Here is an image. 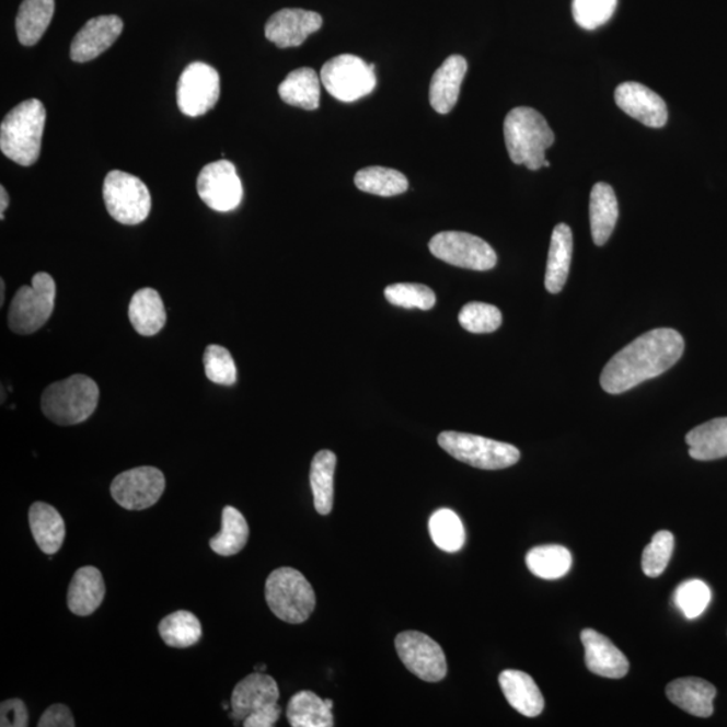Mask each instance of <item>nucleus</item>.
I'll return each mask as SVG.
<instances>
[{
  "label": "nucleus",
  "mask_w": 727,
  "mask_h": 727,
  "mask_svg": "<svg viewBox=\"0 0 727 727\" xmlns=\"http://www.w3.org/2000/svg\"><path fill=\"white\" fill-rule=\"evenodd\" d=\"M573 256V232L570 227L558 224L551 236L547 269L544 285L551 295H558L565 287L570 273Z\"/></svg>",
  "instance_id": "nucleus-27"
},
{
  "label": "nucleus",
  "mask_w": 727,
  "mask_h": 727,
  "mask_svg": "<svg viewBox=\"0 0 727 727\" xmlns=\"http://www.w3.org/2000/svg\"><path fill=\"white\" fill-rule=\"evenodd\" d=\"M322 27V16L314 11L302 9H285L269 18L265 33L280 49L297 48L308 39L310 34Z\"/></svg>",
  "instance_id": "nucleus-15"
},
{
  "label": "nucleus",
  "mask_w": 727,
  "mask_h": 727,
  "mask_svg": "<svg viewBox=\"0 0 727 727\" xmlns=\"http://www.w3.org/2000/svg\"><path fill=\"white\" fill-rule=\"evenodd\" d=\"M337 457L331 450H321L314 455L310 469L315 511L322 516L330 515L333 509V478L336 471Z\"/></svg>",
  "instance_id": "nucleus-32"
},
{
  "label": "nucleus",
  "mask_w": 727,
  "mask_h": 727,
  "mask_svg": "<svg viewBox=\"0 0 727 727\" xmlns=\"http://www.w3.org/2000/svg\"><path fill=\"white\" fill-rule=\"evenodd\" d=\"M279 96L286 104L308 111L320 107L321 78L312 68L292 70L279 85Z\"/></svg>",
  "instance_id": "nucleus-29"
},
{
  "label": "nucleus",
  "mask_w": 727,
  "mask_h": 727,
  "mask_svg": "<svg viewBox=\"0 0 727 727\" xmlns=\"http://www.w3.org/2000/svg\"><path fill=\"white\" fill-rule=\"evenodd\" d=\"M28 524L43 553L53 555L60 551L67 530L66 521L55 507L43 501L34 503L28 511Z\"/></svg>",
  "instance_id": "nucleus-24"
},
{
  "label": "nucleus",
  "mask_w": 727,
  "mask_h": 727,
  "mask_svg": "<svg viewBox=\"0 0 727 727\" xmlns=\"http://www.w3.org/2000/svg\"><path fill=\"white\" fill-rule=\"evenodd\" d=\"M355 184L361 192L380 197H394L408 189L406 175L397 170L369 166L356 174Z\"/></svg>",
  "instance_id": "nucleus-35"
},
{
  "label": "nucleus",
  "mask_w": 727,
  "mask_h": 727,
  "mask_svg": "<svg viewBox=\"0 0 727 727\" xmlns=\"http://www.w3.org/2000/svg\"><path fill=\"white\" fill-rule=\"evenodd\" d=\"M468 62L462 56H450L434 73L430 84V104L438 114L447 115L459 102Z\"/></svg>",
  "instance_id": "nucleus-20"
},
{
  "label": "nucleus",
  "mask_w": 727,
  "mask_h": 727,
  "mask_svg": "<svg viewBox=\"0 0 727 727\" xmlns=\"http://www.w3.org/2000/svg\"><path fill=\"white\" fill-rule=\"evenodd\" d=\"M281 708L278 703L273 706L263 708L261 712L249 715L243 720L245 727H273L277 725L280 717Z\"/></svg>",
  "instance_id": "nucleus-46"
},
{
  "label": "nucleus",
  "mask_w": 727,
  "mask_h": 727,
  "mask_svg": "<svg viewBox=\"0 0 727 727\" xmlns=\"http://www.w3.org/2000/svg\"><path fill=\"white\" fill-rule=\"evenodd\" d=\"M504 139L511 161L536 172L544 166L545 150L555 142V134L536 109L518 107L504 120Z\"/></svg>",
  "instance_id": "nucleus-2"
},
{
  "label": "nucleus",
  "mask_w": 727,
  "mask_h": 727,
  "mask_svg": "<svg viewBox=\"0 0 727 727\" xmlns=\"http://www.w3.org/2000/svg\"><path fill=\"white\" fill-rule=\"evenodd\" d=\"M386 301L404 309L430 310L437 302L436 295L425 285L396 284L384 290Z\"/></svg>",
  "instance_id": "nucleus-39"
},
{
  "label": "nucleus",
  "mask_w": 727,
  "mask_h": 727,
  "mask_svg": "<svg viewBox=\"0 0 727 727\" xmlns=\"http://www.w3.org/2000/svg\"><path fill=\"white\" fill-rule=\"evenodd\" d=\"M105 207L114 220L125 226H137L148 219L151 196L148 186L132 174L113 170L103 185Z\"/></svg>",
  "instance_id": "nucleus-8"
},
{
  "label": "nucleus",
  "mask_w": 727,
  "mask_h": 727,
  "mask_svg": "<svg viewBox=\"0 0 727 727\" xmlns=\"http://www.w3.org/2000/svg\"><path fill=\"white\" fill-rule=\"evenodd\" d=\"M166 480L160 469L140 466L123 472L111 484V495L128 511H142L160 501Z\"/></svg>",
  "instance_id": "nucleus-13"
},
{
  "label": "nucleus",
  "mask_w": 727,
  "mask_h": 727,
  "mask_svg": "<svg viewBox=\"0 0 727 727\" xmlns=\"http://www.w3.org/2000/svg\"><path fill=\"white\" fill-rule=\"evenodd\" d=\"M39 727H74V718L66 705H53L41 717Z\"/></svg>",
  "instance_id": "nucleus-45"
},
{
  "label": "nucleus",
  "mask_w": 727,
  "mask_h": 727,
  "mask_svg": "<svg viewBox=\"0 0 727 727\" xmlns=\"http://www.w3.org/2000/svg\"><path fill=\"white\" fill-rule=\"evenodd\" d=\"M526 563L533 576L554 580L565 577L570 572L573 556L563 545H539L527 554Z\"/></svg>",
  "instance_id": "nucleus-33"
},
{
  "label": "nucleus",
  "mask_w": 727,
  "mask_h": 727,
  "mask_svg": "<svg viewBox=\"0 0 727 727\" xmlns=\"http://www.w3.org/2000/svg\"><path fill=\"white\" fill-rule=\"evenodd\" d=\"M0 285H2V290H0V292H2V296H0V304H3V302H4V289H5L3 279L0 280Z\"/></svg>",
  "instance_id": "nucleus-48"
},
{
  "label": "nucleus",
  "mask_w": 727,
  "mask_h": 727,
  "mask_svg": "<svg viewBox=\"0 0 727 727\" xmlns=\"http://www.w3.org/2000/svg\"><path fill=\"white\" fill-rule=\"evenodd\" d=\"M690 455L697 461L727 457V418H717L695 427L685 436Z\"/></svg>",
  "instance_id": "nucleus-28"
},
{
  "label": "nucleus",
  "mask_w": 727,
  "mask_h": 727,
  "mask_svg": "<svg viewBox=\"0 0 727 727\" xmlns=\"http://www.w3.org/2000/svg\"><path fill=\"white\" fill-rule=\"evenodd\" d=\"M615 104L626 115L650 128L667 125L668 111L665 100L648 86L630 81L618 86L614 92Z\"/></svg>",
  "instance_id": "nucleus-16"
},
{
  "label": "nucleus",
  "mask_w": 727,
  "mask_h": 727,
  "mask_svg": "<svg viewBox=\"0 0 727 727\" xmlns=\"http://www.w3.org/2000/svg\"><path fill=\"white\" fill-rule=\"evenodd\" d=\"M431 254L451 266L488 272L496 266L497 255L485 240L466 232H441L430 240Z\"/></svg>",
  "instance_id": "nucleus-10"
},
{
  "label": "nucleus",
  "mask_w": 727,
  "mask_h": 727,
  "mask_svg": "<svg viewBox=\"0 0 727 727\" xmlns=\"http://www.w3.org/2000/svg\"><path fill=\"white\" fill-rule=\"evenodd\" d=\"M250 527L242 512L233 507H226L222 511V526L219 535L209 541L210 549L221 556H232L240 553L247 544Z\"/></svg>",
  "instance_id": "nucleus-34"
},
{
  "label": "nucleus",
  "mask_w": 727,
  "mask_h": 727,
  "mask_svg": "<svg viewBox=\"0 0 727 727\" xmlns=\"http://www.w3.org/2000/svg\"><path fill=\"white\" fill-rule=\"evenodd\" d=\"M498 683L504 696L516 712L529 718L542 714L544 697L529 673L516 670L503 671L498 677Z\"/></svg>",
  "instance_id": "nucleus-23"
},
{
  "label": "nucleus",
  "mask_w": 727,
  "mask_h": 727,
  "mask_svg": "<svg viewBox=\"0 0 727 727\" xmlns=\"http://www.w3.org/2000/svg\"><path fill=\"white\" fill-rule=\"evenodd\" d=\"M55 301V279L46 273L35 274L32 286H22L10 304V330L16 334L38 332L49 321Z\"/></svg>",
  "instance_id": "nucleus-7"
},
{
  "label": "nucleus",
  "mask_w": 727,
  "mask_h": 727,
  "mask_svg": "<svg viewBox=\"0 0 727 727\" xmlns=\"http://www.w3.org/2000/svg\"><path fill=\"white\" fill-rule=\"evenodd\" d=\"M683 351L684 339L679 332L667 327L647 332L607 364L601 373L602 389L612 395L635 389L676 366Z\"/></svg>",
  "instance_id": "nucleus-1"
},
{
  "label": "nucleus",
  "mask_w": 727,
  "mask_h": 727,
  "mask_svg": "<svg viewBox=\"0 0 727 727\" xmlns=\"http://www.w3.org/2000/svg\"><path fill=\"white\" fill-rule=\"evenodd\" d=\"M438 443L455 460L484 471L513 466L520 460V451L513 445L473 434L443 431L439 434Z\"/></svg>",
  "instance_id": "nucleus-6"
},
{
  "label": "nucleus",
  "mask_w": 727,
  "mask_h": 727,
  "mask_svg": "<svg viewBox=\"0 0 727 727\" xmlns=\"http://www.w3.org/2000/svg\"><path fill=\"white\" fill-rule=\"evenodd\" d=\"M220 97V76L205 62H193L182 72L177 84L181 113L197 117L209 113Z\"/></svg>",
  "instance_id": "nucleus-12"
},
{
  "label": "nucleus",
  "mask_w": 727,
  "mask_h": 727,
  "mask_svg": "<svg viewBox=\"0 0 727 727\" xmlns=\"http://www.w3.org/2000/svg\"><path fill=\"white\" fill-rule=\"evenodd\" d=\"M105 585L102 573L93 566H85L76 572L68 589V608L76 615H90L102 605Z\"/></svg>",
  "instance_id": "nucleus-22"
},
{
  "label": "nucleus",
  "mask_w": 727,
  "mask_h": 727,
  "mask_svg": "<svg viewBox=\"0 0 727 727\" xmlns=\"http://www.w3.org/2000/svg\"><path fill=\"white\" fill-rule=\"evenodd\" d=\"M580 641L585 647V662L590 672L608 679H621L630 671V661L625 655L595 630H585L580 633Z\"/></svg>",
  "instance_id": "nucleus-19"
},
{
  "label": "nucleus",
  "mask_w": 727,
  "mask_h": 727,
  "mask_svg": "<svg viewBox=\"0 0 727 727\" xmlns=\"http://www.w3.org/2000/svg\"><path fill=\"white\" fill-rule=\"evenodd\" d=\"M459 321L463 330L471 333H492L501 326L503 315L494 304L471 302L462 308Z\"/></svg>",
  "instance_id": "nucleus-38"
},
{
  "label": "nucleus",
  "mask_w": 727,
  "mask_h": 727,
  "mask_svg": "<svg viewBox=\"0 0 727 727\" xmlns=\"http://www.w3.org/2000/svg\"><path fill=\"white\" fill-rule=\"evenodd\" d=\"M0 726L26 727L28 713L25 703L21 700H9L0 705Z\"/></svg>",
  "instance_id": "nucleus-44"
},
{
  "label": "nucleus",
  "mask_w": 727,
  "mask_h": 727,
  "mask_svg": "<svg viewBox=\"0 0 727 727\" xmlns=\"http://www.w3.org/2000/svg\"><path fill=\"white\" fill-rule=\"evenodd\" d=\"M46 122V109L37 99L25 100L5 115L0 126V150L21 166L37 162Z\"/></svg>",
  "instance_id": "nucleus-3"
},
{
  "label": "nucleus",
  "mask_w": 727,
  "mask_h": 727,
  "mask_svg": "<svg viewBox=\"0 0 727 727\" xmlns=\"http://www.w3.org/2000/svg\"><path fill=\"white\" fill-rule=\"evenodd\" d=\"M666 694L673 705L695 717H712L717 689L701 678H680L667 685Z\"/></svg>",
  "instance_id": "nucleus-21"
},
{
  "label": "nucleus",
  "mask_w": 727,
  "mask_h": 727,
  "mask_svg": "<svg viewBox=\"0 0 727 727\" xmlns=\"http://www.w3.org/2000/svg\"><path fill=\"white\" fill-rule=\"evenodd\" d=\"M204 368L207 378L215 384L233 385L238 371L230 350L220 345H209L204 354Z\"/></svg>",
  "instance_id": "nucleus-42"
},
{
  "label": "nucleus",
  "mask_w": 727,
  "mask_h": 727,
  "mask_svg": "<svg viewBox=\"0 0 727 727\" xmlns=\"http://www.w3.org/2000/svg\"><path fill=\"white\" fill-rule=\"evenodd\" d=\"M278 700L279 688L273 677L263 672L251 673L242 682H239L233 690L230 717L243 723L249 715L275 705Z\"/></svg>",
  "instance_id": "nucleus-18"
},
{
  "label": "nucleus",
  "mask_w": 727,
  "mask_h": 727,
  "mask_svg": "<svg viewBox=\"0 0 727 727\" xmlns=\"http://www.w3.org/2000/svg\"><path fill=\"white\" fill-rule=\"evenodd\" d=\"M619 220V201L611 185L598 182L590 193V228L596 245H605Z\"/></svg>",
  "instance_id": "nucleus-26"
},
{
  "label": "nucleus",
  "mask_w": 727,
  "mask_h": 727,
  "mask_svg": "<svg viewBox=\"0 0 727 727\" xmlns=\"http://www.w3.org/2000/svg\"><path fill=\"white\" fill-rule=\"evenodd\" d=\"M10 198L4 186H0V219L4 220L5 209L9 208Z\"/></svg>",
  "instance_id": "nucleus-47"
},
{
  "label": "nucleus",
  "mask_w": 727,
  "mask_h": 727,
  "mask_svg": "<svg viewBox=\"0 0 727 727\" xmlns=\"http://www.w3.org/2000/svg\"><path fill=\"white\" fill-rule=\"evenodd\" d=\"M158 631L162 641L173 648H189L203 636L201 623L195 614L187 611L169 614L161 621Z\"/></svg>",
  "instance_id": "nucleus-36"
},
{
  "label": "nucleus",
  "mask_w": 727,
  "mask_h": 727,
  "mask_svg": "<svg viewBox=\"0 0 727 727\" xmlns=\"http://www.w3.org/2000/svg\"><path fill=\"white\" fill-rule=\"evenodd\" d=\"M123 32V21L117 15H100L88 21L76 34L70 46V58L74 62L95 60L116 43Z\"/></svg>",
  "instance_id": "nucleus-17"
},
{
  "label": "nucleus",
  "mask_w": 727,
  "mask_h": 727,
  "mask_svg": "<svg viewBox=\"0 0 727 727\" xmlns=\"http://www.w3.org/2000/svg\"><path fill=\"white\" fill-rule=\"evenodd\" d=\"M429 531L434 544L447 553H457L465 544V529L459 515L442 508L434 512L429 521Z\"/></svg>",
  "instance_id": "nucleus-37"
},
{
  "label": "nucleus",
  "mask_w": 727,
  "mask_h": 727,
  "mask_svg": "<svg viewBox=\"0 0 727 727\" xmlns=\"http://www.w3.org/2000/svg\"><path fill=\"white\" fill-rule=\"evenodd\" d=\"M100 391L95 380L85 374H73L57 381L45 390L41 407L51 422L60 426L83 424L95 413Z\"/></svg>",
  "instance_id": "nucleus-4"
},
{
  "label": "nucleus",
  "mask_w": 727,
  "mask_h": 727,
  "mask_svg": "<svg viewBox=\"0 0 727 727\" xmlns=\"http://www.w3.org/2000/svg\"><path fill=\"white\" fill-rule=\"evenodd\" d=\"M286 715L292 727L334 726L332 708L313 691L304 690L292 696Z\"/></svg>",
  "instance_id": "nucleus-31"
},
{
  "label": "nucleus",
  "mask_w": 727,
  "mask_h": 727,
  "mask_svg": "<svg viewBox=\"0 0 727 727\" xmlns=\"http://www.w3.org/2000/svg\"><path fill=\"white\" fill-rule=\"evenodd\" d=\"M197 193L216 212L236 209L243 199V185L236 168L226 160L209 163L198 174Z\"/></svg>",
  "instance_id": "nucleus-14"
},
{
  "label": "nucleus",
  "mask_w": 727,
  "mask_h": 727,
  "mask_svg": "<svg viewBox=\"0 0 727 727\" xmlns=\"http://www.w3.org/2000/svg\"><path fill=\"white\" fill-rule=\"evenodd\" d=\"M128 319L140 336H155L161 332L166 324V309L160 292L150 287L135 292L128 307Z\"/></svg>",
  "instance_id": "nucleus-25"
},
{
  "label": "nucleus",
  "mask_w": 727,
  "mask_h": 727,
  "mask_svg": "<svg viewBox=\"0 0 727 727\" xmlns=\"http://www.w3.org/2000/svg\"><path fill=\"white\" fill-rule=\"evenodd\" d=\"M374 66L362 58L342 55L332 58L321 69V83L334 99L344 103H354L366 97L377 86Z\"/></svg>",
  "instance_id": "nucleus-9"
},
{
  "label": "nucleus",
  "mask_w": 727,
  "mask_h": 727,
  "mask_svg": "<svg viewBox=\"0 0 727 727\" xmlns=\"http://www.w3.org/2000/svg\"><path fill=\"white\" fill-rule=\"evenodd\" d=\"M618 8V0H574L573 15L586 31L605 25Z\"/></svg>",
  "instance_id": "nucleus-43"
},
{
  "label": "nucleus",
  "mask_w": 727,
  "mask_h": 727,
  "mask_svg": "<svg viewBox=\"0 0 727 727\" xmlns=\"http://www.w3.org/2000/svg\"><path fill=\"white\" fill-rule=\"evenodd\" d=\"M55 14V0H23L15 20L18 39L25 46L38 43Z\"/></svg>",
  "instance_id": "nucleus-30"
},
{
  "label": "nucleus",
  "mask_w": 727,
  "mask_h": 727,
  "mask_svg": "<svg viewBox=\"0 0 727 727\" xmlns=\"http://www.w3.org/2000/svg\"><path fill=\"white\" fill-rule=\"evenodd\" d=\"M676 539L670 531L655 533L653 541L644 549L642 566L645 576L656 578L666 572L670 563Z\"/></svg>",
  "instance_id": "nucleus-40"
},
{
  "label": "nucleus",
  "mask_w": 727,
  "mask_h": 727,
  "mask_svg": "<svg viewBox=\"0 0 727 727\" xmlns=\"http://www.w3.org/2000/svg\"><path fill=\"white\" fill-rule=\"evenodd\" d=\"M266 601L278 619L289 624H302L315 608L313 586L301 572L280 567L269 574Z\"/></svg>",
  "instance_id": "nucleus-5"
},
{
  "label": "nucleus",
  "mask_w": 727,
  "mask_h": 727,
  "mask_svg": "<svg viewBox=\"0 0 727 727\" xmlns=\"http://www.w3.org/2000/svg\"><path fill=\"white\" fill-rule=\"evenodd\" d=\"M711 601V588L700 579L685 580L676 591L677 607L690 620L700 618Z\"/></svg>",
  "instance_id": "nucleus-41"
},
{
  "label": "nucleus",
  "mask_w": 727,
  "mask_h": 727,
  "mask_svg": "<svg viewBox=\"0 0 727 727\" xmlns=\"http://www.w3.org/2000/svg\"><path fill=\"white\" fill-rule=\"evenodd\" d=\"M395 647L399 658L415 677L431 683L441 682L447 677V656L441 645L425 633L415 631L399 633Z\"/></svg>",
  "instance_id": "nucleus-11"
}]
</instances>
